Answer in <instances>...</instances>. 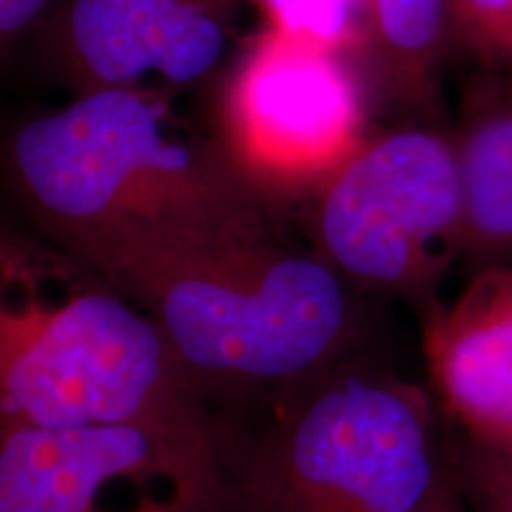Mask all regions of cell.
Segmentation results:
<instances>
[{"label":"cell","instance_id":"1","mask_svg":"<svg viewBox=\"0 0 512 512\" xmlns=\"http://www.w3.org/2000/svg\"><path fill=\"white\" fill-rule=\"evenodd\" d=\"M0 171L41 240L98 273L275 235L273 209L169 95L74 93L10 133Z\"/></svg>","mask_w":512,"mask_h":512},{"label":"cell","instance_id":"2","mask_svg":"<svg viewBox=\"0 0 512 512\" xmlns=\"http://www.w3.org/2000/svg\"><path fill=\"white\" fill-rule=\"evenodd\" d=\"M195 389L124 290L46 240L0 235V430L202 427Z\"/></svg>","mask_w":512,"mask_h":512},{"label":"cell","instance_id":"3","mask_svg":"<svg viewBox=\"0 0 512 512\" xmlns=\"http://www.w3.org/2000/svg\"><path fill=\"white\" fill-rule=\"evenodd\" d=\"M102 275L155 318L195 382L299 392L354 363L358 287L316 249L271 235L143 256Z\"/></svg>","mask_w":512,"mask_h":512},{"label":"cell","instance_id":"4","mask_svg":"<svg viewBox=\"0 0 512 512\" xmlns=\"http://www.w3.org/2000/svg\"><path fill=\"white\" fill-rule=\"evenodd\" d=\"M453 486L432 399L347 366L294 392L240 475L245 512H427Z\"/></svg>","mask_w":512,"mask_h":512},{"label":"cell","instance_id":"5","mask_svg":"<svg viewBox=\"0 0 512 512\" xmlns=\"http://www.w3.org/2000/svg\"><path fill=\"white\" fill-rule=\"evenodd\" d=\"M306 204L311 249L358 290L425 311L463 261V169L453 131L439 124L373 133Z\"/></svg>","mask_w":512,"mask_h":512},{"label":"cell","instance_id":"6","mask_svg":"<svg viewBox=\"0 0 512 512\" xmlns=\"http://www.w3.org/2000/svg\"><path fill=\"white\" fill-rule=\"evenodd\" d=\"M370 98L349 55L261 27L219 76L211 136L268 207L306 204L375 133Z\"/></svg>","mask_w":512,"mask_h":512},{"label":"cell","instance_id":"7","mask_svg":"<svg viewBox=\"0 0 512 512\" xmlns=\"http://www.w3.org/2000/svg\"><path fill=\"white\" fill-rule=\"evenodd\" d=\"M226 494L207 425L0 430V512H221Z\"/></svg>","mask_w":512,"mask_h":512},{"label":"cell","instance_id":"8","mask_svg":"<svg viewBox=\"0 0 512 512\" xmlns=\"http://www.w3.org/2000/svg\"><path fill=\"white\" fill-rule=\"evenodd\" d=\"M247 0H60L38 31L74 93L98 88L176 98L219 76Z\"/></svg>","mask_w":512,"mask_h":512},{"label":"cell","instance_id":"9","mask_svg":"<svg viewBox=\"0 0 512 512\" xmlns=\"http://www.w3.org/2000/svg\"><path fill=\"white\" fill-rule=\"evenodd\" d=\"M422 349L439 406L465 439L512 441V259L475 268L422 311Z\"/></svg>","mask_w":512,"mask_h":512},{"label":"cell","instance_id":"10","mask_svg":"<svg viewBox=\"0 0 512 512\" xmlns=\"http://www.w3.org/2000/svg\"><path fill=\"white\" fill-rule=\"evenodd\" d=\"M465 181L463 261L512 259V74H470L456 126Z\"/></svg>","mask_w":512,"mask_h":512},{"label":"cell","instance_id":"11","mask_svg":"<svg viewBox=\"0 0 512 512\" xmlns=\"http://www.w3.org/2000/svg\"><path fill=\"white\" fill-rule=\"evenodd\" d=\"M448 62V0H370L363 69L377 100L411 121L439 124Z\"/></svg>","mask_w":512,"mask_h":512},{"label":"cell","instance_id":"12","mask_svg":"<svg viewBox=\"0 0 512 512\" xmlns=\"http://www.w3.org/2000/svg\"><path fill=\"white\" fill-rule=\"evenodd\" d=\"M264 27L306 38L349 55L363 67L370 34V0H247ZM366 72V69H363Z\"/></svg>","mask_w":512,"mask_h":512},{"label":"cell","instance_id":"13","mask_svg":"<svg viewBox=\"0 0 512 512\" xmlns=\"http://www.w3.org/2000/svg\"><path fill=\"white\" fill-rule=\"evenodd\" d=\"M448 50L470 74H512V0H448Z\"/></svg>","mask_w":512,"mask_h":512},{"label":"cell","instance_id":"14","mask_svg":"<svg viewBox=\"0 0 512 512\" xmlns=\"http://www.w3.org/2000/svg\"><path fill=\"white\" fill-rule=\"evenodd\" d=\"M453 486L463 512H512V441L465 439L453 458Z\"/></svg>","mask_w":512,"mask_h":512},{"label":"cell","instance_id":"15","mask_svg":"<svg viewBox=\"0 0 512 512\" xmlns=\"http://www.w3.org/2000/svg\"><path fill=\"white\" fill-rule=\"evenodd\" d=\"M60 0H0V55L19 38L38 34Z\"/></svg>","mask_w":512,"mask_h":512},{"label":"cell","instance_id":"16","mask_svg":"<svg viewBox=\"0 0 512 512\" xmlns=\"http://www.w3.org/2000/svg\"><path fill=\"white\" fill-rule=\"evenodd\" d=\"M427 512H463V508H460V501H458V494H456V486H451V489H448L446 494L441 496L439 501L434 503Z\"/></svg>","mask_w":512,"mask_h":512}]
</instances>
